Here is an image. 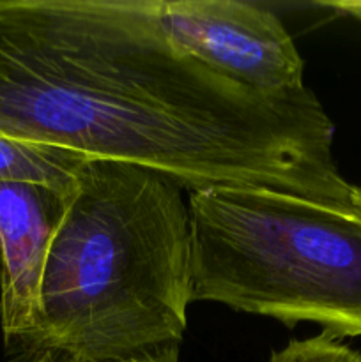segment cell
<instances>
[{
    "label": "cell",
    "instance_id": "52a82bcc",
    "mask_svg": "<svg viewBox=\"0 0 361 362\" xmlns=\"http://www.w3.org/2000/svg\"><path fill=\"white\" fill-rule=\"evenodd\" d=\"M269 362H361V354L322 331L311 338L292 339L273 354Z\"/></svg>",
    "mask_w": 361,
    "mask_h": 362
},
{
    "label": "cell",
    "instance_id": "8992f818",
    "mask_svg": "<svg viewBox=\"0 0 361 362\" xmlns=\"http://www.w3.org/2000/svg\"><path fill=\"white\" fill-rule=\"evenodd\" d=\"M87 156L71 148L0 136V182H34L71 194Z\"/></svg>",
    "mask_w": 361,
    "mask_h": 362
},
{
    "label": "cell",
    "instance_id": "5b68a950",
    "mask_svg": "<svg viewBox=\"0 0 361 362\" xmlns=\"http://www.w3.org/2000/svg\"><path fill=\"white\" fill-rule=\"evenodd\" d=\"M71 194L34 182H0V320L11 361L34 343L46 260Z\"/></svg>",
    "mask_w": 361,
    "mask_h": 362
},
{
    "label": "cell",
    "instance_id": "ba28073f",
    "mask_svg": "<svg viewBox=\"0 0 361 362\" xmlns=\"http://www.w3.org/2000/svg\"><path fill=\"white\" fill-rule=\"evenodd\" d=\"M105 362H179V345H165L158 349L145 350V352L134 354V356L122 357V359H113Z\"/></svg>",
    "mask_w": 361,
    "mask_h": 362
},
{
    "label": "cell",
    "instance_id": "8fae6325",
    "mask_svg": "<svg viewBox=\"0 0 361 362\" xmlns=\"http://www.w3.org/2000/svg\"><path fill=\"white\" fill-rule=\"evenodd\" d=\"M67 361H69V359H67ZM69 362H74V361H69Z\"/></svg>",
    "mask_w": 361,
    "mask_h": 362
},
{
    "label": "cell",
    "instance_id": "9c48e42d",
    "mask_svg": "<svg viewBox=\"0 0 361 362\" xmlns=\"http://www.w3.org/2000/svg\"><path fill=\"white\" fill-rule=\"evenodd\" d=\"M328 7H333V9L343 11L345 14L354 18H360L361 20V2H331L326 4Z\"/></svg>",
    "mask_w": 361,
    "mask_h": 362
},
{
    "label": "cell",
    "instance_id": "277c9868",
    "mask_svg": "<svg viewBox=\"0 0 361 362\" xmlns=\"http://www.w3.org/2000/svg\"><path fill=\"white\" fill-rule=\"evenodd\" d=\"M161 30L222 76L268 98L306 90L294 39L271 11L239 0H145Z\"/></svg>",
    "mask_w": 361,
    "mask_h": 362
},
{
    "label": "cell",
    "instance_id": "7a4b0ae2",
    "mask_svg": "<svg viewBox=\"0 0 361 362\" xmlns=\"http://www.w3.org/2000/svg\"><path fill=\"white\" fill-rule=\"evenodd\" d=\"M190 303L193 232L183 187L144 166L91 159L50 247L38 336L9 362H105L179 345Z\"/></svg>",
    "mask_w": 361,
    "mask_h": 362
},
{
    "label": "cell",
    "instance_id": "3957f363",
    "mask_svg": "<svg viewBox=\"0 0 361 362\" xmlns=\"http://www.w3.org/2000/svg\"><path fill=\"white\" fill-rule=\"evenodd\" d=\"M193 300L361 336V198L322 204L265 187L190 193Z\"/></svg>",
    "mask_w": 361,
    "mask_h": 362
},
{
    "label": "cell",
    "instance_id": "6da1fadb",
    "mask_svg": "<svg viewBox=\"0 0 361 362\" xmlns=\"http://www.w3.org/2000/svg\"><path fill=\"white\" fill-rule=\"evenodd\" d=\"M0 136L154 170L190 193L353 204L314 92L268 98L180 49L145 0H0Z\"/></svg>",
    "mask_w": 361,
    "mask_h": 362
},
{
    "label": "cell",
    "instance_id": "30bf717a",
    "mask_svg": "<svg viewBox=\"0 0 361 362\" xmlns=\"http://www.w3.org/2000/svg\"><path fill=\"white\" fill-rule=\"evenodd\" d=\"M32 362H69L67 359H60V357H52V356H42L39 359H34Z\"/></svg>",
    "mask_w": 361,
    "mask_h": 362
}]
</instances>
